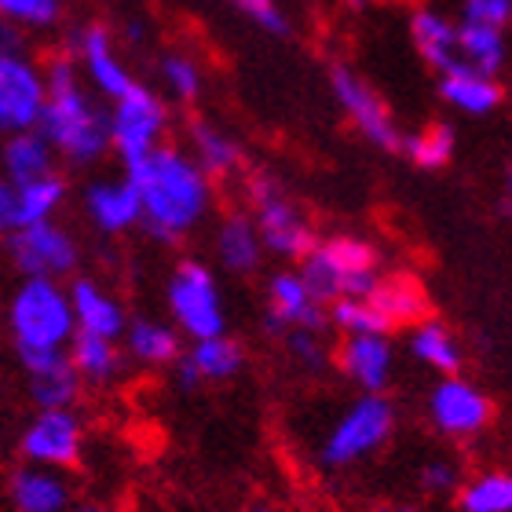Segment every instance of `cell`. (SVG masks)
I'll return each instance as SVG.
<instances>
[{"instance_id": "20", "label": "cell", "mask_w": 512, "mask_h": 512, "mask_svg": "<svg viewBox=\"0 0 512 512\" xmlns=\"http://www.w3.org/2000/svg\"><path fill=\"white\" fill-rule=\"evenodd\" d=\"M439 99L458 114L469 118H491L494 110L505 103V85L502 77L476 74L469 66H450L439 74Z\"/></svg>"}, {"instance_id": "1", "label": "cell", "mask_w": 512, "mask_h": 512, "mask_svg": "<svg viewBox=\"0 0 512 512\" xmlns=\"http://www.w3.org/2000/svg\"><path fill=\"white\" fill-rule=\"evenodd\" d=\"M139 198V227L161 246H180L213 213L216 187L183 147L161 143L147 158L125 169Z\"/></svg>"}, {"instance_id": "34", "label": "cell", "mask_w": 512, "mask_h": 512, "mask_svg": "<svg viewBox=\"0 0 512 512\" xmlns=\"http://www.w3.org/2000/svg\"><path fill=\"white\" fill-rule=\"evenodd\" d=\"M461 512H512V476L502 469L480 472L458 487Z\"/></svg>"}, {"instance_id": "47", "label": "cell", "mask_w": 512, "mask_h": 512, "mask_svg": "<svg viewBox=\"0 0 512 512\" xmlns=\"http://www.w3.org/2000/svg\"><path fill=\"white\" fill-rule=\"evenodd\" d=\"M381 512H417V509H410V505H392V509H381Z\"/></svg>"}, {"instance_id": "28", "label": "cell", "mask_w": 512, "mask_h": 512, "mask_svg": "<svg viewBox=\"0 0 512 512\" xmlns=\"http://www.w3.org/2000/svg\"><path fill=\"white\" fill-rule=\"evenodd\" d=\"M66 359L74 366L77 381L92 384V388H107L125 370V355H121L118 341L92 337V333H74V341L66 348Z\"/></svg>"}, {"instance_id": "39", "label": "cell", "mask_w": 512, "mask_h": 512, "mask_svg": "<svg viewBox=\"0 0 512 512\" xmlns=\"http://www.w3.org/2000/svg\"><path fill=\"white\" fill-rule=\"evenodd\" d=\"M227 4H231L242 19L253 22L256 30L271 33V37H286L289 33V15L278 0H227Z\"/></svg>"}, {"instance_id": "41", "label": "cell", "mask_w": 512, "mask_h": 512, "mask_svg": "<svg viewBox=\"0 0 512 512\" xmlns=\"http://www.w3.org/2000/svg\"><path fill=\"white\" fill-rule=\"evenodd\" d=\"M421 487H425L428 494H450L461 487V472L454 461L447 458H436L428 461L425 469H421Z\"/></svg>"}, {"instance_id": "23", "label": "cell", "mask_w": 512, "mask_h": 512, "mask_svg": "<svg viewBox=\"0 0 512 512\" xmlns=\"http://www.w3.org/2000/svg\"><path fill=\"white\" fill-rule=\"evenodd\" d=\"M410 41L436 74L458 66V22L443 8H432V4L417 8L410 15Z\"/></svg>"}, {"instance_id": "26", "label": "cell", "mask_w": 512, "mask_h": 512, "mask_svg": "<svg viewBox=\"0 0 512 512\" xmlns=\"http://www.w3.org/2000/svg\"><path fill=\"white\" fill-rule=\"evenodd\" d=\"M55 161H59L55 150L48 147V139L37 128L4 136V143H0V176L8 183H15V187L55 172Z\"/></svg>"}, {"instance_id": "43", "label": "cell", "mask_w": 512, "mask_h": 512, "mask_svg": "<svg viewBox=\"0 0 512 512\" xmlns=\"http://www.w3.org/2000/svg\"><path fill=\"white\" fill-rule=\"evenodd\" d=\"M4 55H26V33L0 19V59Z\"/></svg>"}, {"instance_id": "45", "label": "cell", "mask_w": 512, "mask_h": 512, "mask_svg": "<svg viewBox=\"0 0 512 512\" xmlns=\"http://www.w3.org/2000/svg\"><path fill=\"white\" fill-rule=\"evenodd\" d=\"M348 8H370V4H377V0H344Z\"/></svg>"}, {"instance_id": "29", "label": "cell", "mask_w": 512, "mask_h": 512, "mask_svg": "<svg viewBox=\"0 0 512 512\" xmlns=\"http://www.w3.org/2000/svg\"><path fill=\"white\" fill-rule=\"evenodd\" d=\"M458 63L487 77H502L509 66V30L458 22Z\"/></svg>"}, {"instance_id": "27", "label": "cell", "mask_w": 512, "mask_h": 512, "mask_svg": "<svg viewBox=\"0 0 512 512\" xmlns=\"http://www.w3.org/2000/svg\"><path fill=\"white\" fill-rule=\"evenodd\" d=\"M366 300L388 322V330H395V326H414V322L428 319L425 289L410 275H381V282H377L374 293Z\"/></svg>"}, {"instance_id": "31", "label": "cell", "mask_w": 512, "mask_h": 512, "mask_svg": "<svg viewBox=\"0 0 512 512\" xmlns=\"http://www.w3.org/2000/svg\"><path fill=\"white\" fill-rule=\"evenodd\" d=\"M187 363L194 366V374L202 384H224L231 377L242 374V366H246V348L235 341V337H205V341H194L191 352L183 355Z\"/></svg>"}, {"instance_id": "13", "label": "cell", "mask_w": 512, "mask_h": 512, "mask_svg": "<svg viewBox=\"0 0 512 512\" xmlns=\"http://www.w3.org/2000/svg\"><path fill=\"white\" fill-rule=\"evenodd\" d=\"M81 447H85V428H81V417L74 410H37L19 439L26 465L59 472L77 465Z\"/></svg>"}, {"instance_id": "22", "label": "cell", "mask_w": 512, "mask_h": 512, "mask_svg": "<svg viewBox=\"0 0 512 512\" xmlns=\"http://www.w3.org/2000/svg\"><path fill=\"white\" fill-rule=\"evenodd\" d=\"M187 139H191L187 154H191L194 165H198L209 180H216V176H235V172H242V165H246L242 143H238L227 128L216 125V121L194 118L191 128H187Z\"/></svg>"}, {"instance_id": "35", "label": "cell", "mask_w": 512, "mask_h": 512, "mask_svg": "<svg viewBox=\"0 0 512 512\" xmlns=\"http://www.w3.org/2000/svg\"><path fill=\"white\" fill-rule=\"evenodd\" d=\"M158 77H161V85H165V92H169L172 99H180V103H194L205 88L202 66H198V59H191L187 52L161 55Z\"/></svg>"}, {"instance_id": "21", "label": "cell", "mask_w": 512, "mask_h": 512, "mask_svg": "<svg viewBox=\"0 0 512 512\" xmlns=\"http://www.w3.org/2000/svg\"><path fill=\"white\" fill-rule=\"evenodd\" d=\"M15 512H66L70 509V480L59 469H41V465H22L8 483Z\"/></svg>"}, {"instance_id": "48", "label": "cell", "mask_w": 512, "mask_h": 512, "mask_svg": "<svg viewBox=\"0 0 512 512\" xmlns=\"http://www.w3.org/2000/svg\"><path fill=\"white\" fill-rule=\"evenodd\" d=\"M249 512H275V509H267V505H256V509H249Z\"/></svg>"}, {"instance_id": "7", "label": "cell", "mask_w": 512, "mask_h": 512, "mask_svg": "<svg viewBox=\"0 0 512 512\" xmlns=\"http://www.w3.org/2000/svg\"><path fill=\"white\" fill-rule=\"evenodd\" d=\"M165 300H169V315L176 322V333H183V337L205 341V337L227 333L224 293H220L216 271L205 260L183 256L180 264L169 271Z\"/></svg>"}, {"instance_id": "42", "label": "cell", "mask_w": 512, "mask_h": 512, "mask_svg": "<svg viewBox=\"0 0 512 512\" xmlns=\"http://www.w3.org/2000/svg\"><path fill=\"white\" fill-rule=\"evenodd\" d=\"M15 231V183L0 176V238H8Z\"/></svg>"}, {"instance_id": "5", "label": "cell", "mask_w": 512, "mask_h": 512, "mask_svg": "<svg viewBox=\"0 0 512 512\" xmlns=\"http://www.w3.org/2000/svg\"><path fill=\"white\" fill-rule=\"evenodd\" d=\"M246 198L253 209L249 216L256 224V235L264 242V253L300 264L311 253V246L319 242V235H315L311 216L286 191V183L271 172H253L246 180Z\"/></svg>"}, {"instance_id": "19", "label": "cell", "mask_w": 512, "mask_h": 512, "mask_svg": "<svg viewBox=\"0 0 512 512\" xmlns=\"http://www.w3.org/2000/svg\"><path fill=\"white\" fill-rule=\"evenodd\" d=\"M85 216L99 235L118 238L139 227V198L132 183L121 180H96L85 187Z\"/></svg>"}, {"instance_id": "2", "label": "cell", "mask_w": 512, "mask_h": 512, "mask_svg": "<svg viewBox=\"0 0 512 512\" xmlns=\"http://www.w3.org/2000/svg\"><path fill=\"white\" fill-rule=\"evenodd\" d=\"M44 70V110L37 132L48 139L55 158L70 161L77 169L96 165L110 154L107 143V110L85 88L77 63L66 52H55Z\"/></svg>"}, {"instance_id": "32", "label": "cell", "mask_w": 512, "mask_h": 512, "mask_svg": "<svg viewBox=\"0 0 512 512\" xmlns=\"http://www.w3.org/2000/svg\"><path fill=\"white\" fill-rule=\"evenodd\" d=\"M66 180L59 172H48V176H37L30 183H19L15 187V227L26 224H44V220H55L59 209L66 205Z\"/></svg>"}, {"instance_id": "15", "label": "cell", "mask_w": 512, "mask_h": 512, "mask_svg": "<svg viewBox=\"0 0 512 512\" xmlns=\"http://www.w3.org/2000/svg\"><path fill=\"white\" fill-rule=\"evenodd\" d=\"M326 304L315 300L297 267L275 271L267 278V311H264V330L271 337H286L289 330H326Z\"/></svg>"}, {"instance_id": "3", "label": "cell", "mask_w": 512, "mask_h": 512, "mask_svg": "<svg viewBox=\"0 0 512 512\" xmlns=\"http://www.w3.org/2000/svg\"><path fill=\"white\" fill-rule=\"evenodd\" d=\"M300 278L319 304L333 300H366L381 282V253L366 238L330 235L319 238L311 253L300 260Z\"/></svg>"}, {"instance_id": "9", "label": "cell", "mask_w": 512, "mask_h": 512, "mask_svg": "<svg viewBox=\"0 0 512 512\" xmlns=\"http://www.w3.org/2000/svg\"><path fill=\"white\" fill-rule=\"evenodd\" d=\"M4 242H8L11 264L22 278L63 282V278H74L77 264H81V246L59 220L15 227Z\"/></svg>"}, {"instance_id": "36", "label": "cell", "mask_w": 512, "mask_h": 512, "mask_svg": "<svg viewBox=\"0 0 512 512\" xmlns=\"http://www.w3.org/2000/svg\"><path fill=\"white\" fill-rule=\"evenodd\" d=\"M66 0H0V19L19 26L22 33L52 30L59 26Z\"/></svg>"}, {"instance_id": "10", "label": "cell", "mask_w": 512, "mask_h": 512, "mask_svg": "<svg viewBox=\"0 0 512 512\" xmlns=\"http://www.w3.org/2000/svg\"><path fill=\"white\" fill-rule=\"evenodd\" d=\"M428 421L447 439H476L494 421V399L469 377H439L428 392Z\"/></svg>"}, {"instance_id": "46", "label": "cell", "mask_w": 512, "mask_h": 512, "mask_svg": "<svg viewBox=\"0 0 512 512\" xmlns=\"http://www.w3.org/2000/svg\"><path fill=\"white\" fill-rule=\"evenodd\" d=\"M77 512H110V509H103V505H81Z\"/></svg>"}, {"instance_id": "25", "label": "cell", "mask_w": 512, "mask_h": 512, "mask_svg": "<svg viewBox=\"0 0 512 512\" xmlns=\"http://www.w3.org/2000/svg\"><path fill=\"white\" fill-rule=\"evenodd\" d=\"M406 348H410V355H414L417 363L428 366V370H436L439 377H454V374H461V366H465V348H461L458 333L439 319L414 322Z\"/></svg>"}, {"instance_id": "18", "label": "cell", "mask_w": 512, "mask_h": 512, "mask_svg": "<svg viewBox=\"0 0 512 512\" xmlns=\"http://www.w3.org/2000/svg\"><path fill=\"white\" fill-rule=\"evenodd\" d=\"M22 370L30 377V395L37 410H74L85 384L77 381L66 352L22 355Z\"/></svg>"}, {"instance_id": "8", "label": "cell", "mask_w": 512, "mask_h": 512, "mask_svg": "<svg viewBox=\"0 0 512 512\" xmlns=\"http://www.w3.org/2000/svg\"><path fill=\"white\" fill-rule=\"evenodd\" d=\"M169 132V107L161 92L150 85H132L121 99H114L107 110V143L121 169H132L147 158L150 150H158Z\"/></svg>"}, {"instance_id": "12", "label": "cell", "mask_w": 512, "mask_h": 512, "mask_svg": "<svg viewBox=\"0 0 512 512\" xmlns=\"http://www.w3.org/2000/svg\"><path fill=\"white\" fill-rule=\"evenodd\" d=\"M330 88H333L337 107L344 110V118L352 121L355 132H359L366 143H374V147H381V150H399L403 132L395 125L388 103L377 96L374 85H370L363 74H355L352 66H333Z\"/></svg>"}, {"instance_id": "6", "label": "cell", "mask_w": 512, "mask_h": 512, "mask_svg": "<svg viewBox=\"0 0 512 512\" xmlns=\"http://www.w3.org/2000/svg\"><path fill=\"white\" fill-rule=\"evenodd\" d=\"M395 432V406L388 395H355L348 403L326 439L319 443V465L330 472H344L374 458L377 450L392 439Z\"/></svg>"}, {"instance_id": "33", "label": "cell", "mask_w": 512, "mask_h": 512, "mask_svg": "<svg viewBox=\"0 0 512 512\" xmlns=\"http://www.w3.org/2000/svg\"><path fill=\"white\" fill-rule=\"evenodd\" d=\"M399 150L414 161L417 169H425V172L443 169V165L454 161L458 132H454V125H447V121H436V125H425V128H417V132H410V136H403Z\"/></svg>"}, {"instance_id": "40", "label": "cell", "mask_w": 512, "mask_h": 512, "mask_svg": "<svg viewBox=\"0 0 512 512\" xmlns=\"http://www.w3.org/2000/svg\"><path fill=\"white\" fill-rule=\"evenodd\" d=\"M458 11V22H480V26H498V30H509L512 22V0H458Z\"/></svg>"}, {"instance_id": "14", "label": "cell", "mask_w": 512, "mask_h": 512, "mask_svg": "<svg viewBox=\"0 0 512 512\" xmlns=\"http://www.w3.org/2000/svg\"><path fill=\"white\" fill-rule=\"evenodd\" d=\"M44 110V70L30 55L0 59V136L37 128Z\"/></svg>"}, {"instance_id": "37", "label": "cell", "mask_w": 512, "mask_h": 512, "mask_svg": "<svg viewBox=\"0 0 512 512\" xmlns=\"http://www.w3.org/2000/svg\"><path fill=\"white\" fill-rule=\"evenodd\" d=\"M326 322L344 337H363V333H392L388 322L374 311L370 300H333L326 308Z\"/></svg>"}, {"instance_id": "17", "label": "cell", "mask_w": 512, "mask_h": 512, "mask_svg": "<svg viewBox=\"0 0 512 512\" xmlns=\"http://www.w3.org/2000/svg\"><path fill=\"white\" fill-rule=\"evenodd\" d=\"M66 297H70V311H74L77 333H92V337L121 341V333H125V326H128V311L103 282L81 275L66 286Z\"/></svg>"}, {"instance_id": "11", "label": "cell", "mask_w": 512, "mask_h": 512, "mask_svg": "<svg viewBox=\"0 0 512 512\" xmlns=\"http://www.w3.org/2000/svg\"><path fill=\"white\" fill-rule=\"evenodd\" d=\"M70 59L77 63V74L85 81V88H92V96L103 99H121L128 88L136 85V77L128 70V63L121 59L118 41L103 22H88L70 37Z\"/></svg>"}, {"instance_id": "44", "label": "cell", "mask_w": 512, "mask_h": 512, "mask_svg": "<svg viewBox=\"0 0 512 512\" xmlns=\"http://www.w3.org/2000/svg\"><path fill=\"white\" fill-rule=\"evenodd\" d=\"M121 37H125L128 44H132V48H139V44H147V30H143V22H125V26H121Z\"/></svg>"}, {"instance_id": "24", "label": "cell", "mask_w": 512, "mask_h": 512, "mask_svg": "<svg viewBox=\"0 0 512 512\" xmlns=\"http://www.w3.org/2000/svg\"><path fill=\"white\" fill-rule=\"evenodd\" d=\"M216 260L231 275H253L264 267V242L256 235V224L249 213H231L216 227Z\"/></svg>"}, {"instance_id": "38", "label": "cell", "mask_w": 512, "mask_h": 512, "mask_svg": "<svg viewBox=\"0 0 512 512\" xmlns=\"http://www.w3.org/2000/svg\"><path fill=\"white\" fill-rule=\"evenodd\" d=\"M282 341H286V352L293 355V363L308 374H319L322 366L330 363V348L322 344L319 330H289Z\"/></svg>"}, {"instance_id": "16", "label": "cell", "mask_w": 512, "mask_h": 512, "mask_svg": "<svg viewBox=\"0 0 512 512\" xmlns=\"http://www.w3.org/2000/svg\"><path fill=\"white\" fill-rule=\"evenodd\" d=\"M341 374L359 388V395H384L395 374V344L392 333H363L344 337L337 352Z\"/></svg>"}, {"instance_id": "4", "label": "cell", "mask_w": 512, "mask_h": 512, "mask_svg": "<svg viewBox=\"0 0 512 512\" xmlns=\"http://www.w3.org/2000/svg\"><path fill=\"white\" fill-rule=\"evenodd\" d=\"M8 333L19 359L22 355L66 352L77 330L63 282L22 278L8 300Z\"/></svg>"}, {"instance_id": "30", "label": "cell", "mask_w": 512, "mask_h": 512, "mask_svg": "<svg viewBox=\"0 0 512 512\" xmlns=\"http://www.w3.org/2000/svg\"><path fill=\"white\" fill-rule=\"evenodd\" d=\"M121 341L125 355L139 366H172L180 359V333L161 319H128Z\"/></svg>"}]
</instances>
